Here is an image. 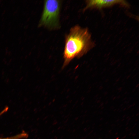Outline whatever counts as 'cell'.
Here are the masks:
<instances>
[{"instance_id":"obj_1","label":"cell","mask_w":139,"mask_h":139,"mask_svg":"<svg viewBox=\"0 0 139 139\" xmlns=\"http://www.w3.org/2000/svg\"><path fill=\"white\" fill-rule=\"evenodd\" d=\"M93 45L87 29L78 25L72 27L65 37L63 68L66 66L74 58L81 57Z\"/></svg>"},{"instance_id":"obj_2","label":"cell","mask_w":139,"mask_h":139,"mask_svg":"<svg viewBox=\"0 0 139 139\" xmlns=\"http://www.w3.org/2000/svg\"><path fill=\"white\" fill-rule=\"evenodd\" d=\"M60 0L44 1L43 9L38 27L50 30H56L60 27V13L62 5Z\"/></svg>"},{"instance_id":"obj_3","label":"cell","mask_w":139,"mask_h":139,"mask_svg":"<svg viewBox=\"0 0 139 139\" xmlns=\"http://www.w3.org/2000/svg\"><path fill=\"white\" fill-rule=\"evenodd\" d=\"M86 3V5L85 10L92 7L100 9L117 4L126 7L128 6L126 2L121 0H89L87 1Z\"/></svg>"},{"instance_id":"obj_4","label":"cell","mask_w":139,"mask_h":139,"mask_svg":"<svg viewBox=\"0 0 139 139\" xmlns=\"http://www.w3.org/2000/svg\"><path fill=\"white\" fill-rule=\"evenodd\" d=\"M28 136L27 134L23 132L20 134L14 136L4 138H1L0 139H21L27 138Z\"/></svg>"},{"instance_id":"obj_5","label":"cell","mask_w":139,"mask_h":139,"mask_svg":"<svg viewBox=\"0 0 139 139\" xmlns=\"http://www.w3.org/2000/svg\"><path fill=\"white\" fill-rule=\"evenodd\" d=\"M8 109V107H6L5 108V109L3 110L1 112H0V116L4 114V113L6 112Z\"/></svg>"}]
</instances>
